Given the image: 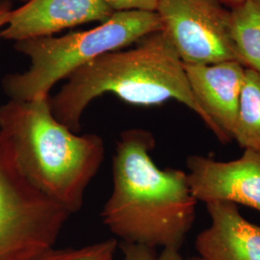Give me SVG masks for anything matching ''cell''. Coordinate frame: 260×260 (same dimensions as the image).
Masks as SVG:
<instances>
[{
    "instance_id": "8992f818",
    "label": "cell",
    "mask_w": 260,
    "mask_h": 260,
    "mask_svg": "<svg viewBox=\"0 0 260 260\" xmlns=\"http://www.w3.org/2000/svg\"><path fill=\"white\" fill-rule=\"evenodd\" d=\"M155 12L183 64L238 61L231 9L219 0H158Z\"/></svg>"
},
{
    "instance_id": "e0dca14e",
    "label": "cell",
    "mask_w": 260,
    "mask_h": 260,
    "mask_svg": "<svg viewBox=\"0 0 260 260\" xmlns=\"http://www.w3.org/2000/svg\"><path fill=\"white\" fill-rule=\"evenodd\" d=\"M13 9L11 0H0V31L7 24Z\"/></svg>"
},
{
    "instance_id": "4fadbf2b",
    "label": "cell",
    "mask_w": 260,
    "mask_h": 260,
    "mask_svg": "<svg viewBox=\"0 0 260 260\" xmlns=\"http://www.w3.org/2000/svg\"><path fill=\"white\" fill-rule=\"evenodd\" d=\"M119 247L116 239H107L81 248L54 249L42 252L32 260H115Z\"/></svg>"
},
{
    "instance_id": "5b68a950",
    "label": "cell",
    "mask_w": 260,
    "mask_h": 260,
    "mask_svg": "<svg viewBox=\"0 0 260 260\" xmlns=\"http://www.w3.org/2000/svg\"><path fill=\"white\" fill-rule=\"evenodd\" d=\"M70 217L31 184L0 130V260H32L53 248Z\"/></svg>"
},
{
    "instance_id": "3957f363",
    "label": "cell",
    "mask_w": 260,
    "mask_h": 260,
    "mask_svg": "<svg viewBox=\"0 0 260 260\" xmlns=\"http://www.w3.org/2000/svg\"><path fill=\"white\" fill-rule=\"evenodd\" d=\"M0 130L32 185L71 215L82 209L85 192L105 157L100 135L78 134L58 121L50 94L2 104Z\"/></svg>"
},
{
    "instance_id": "8fae6325",
    "label": "cell",
    "mask_w": 260,
    "mask_h": 260,
    "mask_svg": "<svg viewBox=\"0 0 260 260\" xmlns=\"http://www.w3.org/2000/svg\"><path fill=\"white\" fill-rule=\"evenodd\" d=\"M238 62L260 74V0H247L231 9Z\"/></svg>"
},
{
    "instance_id": "2e32d148",
    "label": "cell",
    "mask_w": 260,
    "mask_h": 260,
    "mask_svg": "<svg viewBox=\"0 0 260 260\" xmlns=\"http://www.w3.org/2000/svg\"><path fill=\"white\" fill-rule=\"evenodd\" d=\"M155 260H204L201 258L200 256H196V257H190V258H186L184 257L179 250L176 249H163L162 251L156 254Z\"/></svg>"
},
{
    "instance_id": "30bf717a",
    "label": "cell",
    "mask_w": 260,
    "mask_h": 260,
    "mask_svg": "<svg viewBox=\"0 0 260 260\" xmlns=\"http://www.w3.org/2000/svg\"><path fill=\"white\" fill-rule=\"evenodd\" d=\"M210 223L196 238V250L204 260H260V225L248 221L237 205L205 204Z\"/></svg>"
},
{
    "instance_id": "ac0fdd59",
    "label": "cell",
    "mask_w": 260,
    "mask_h": 260,
    "mask_svg": "<svg viewBox=\"0 0 260 260\" xmlns=\"http://www.w3.org/2000/svg\"><path fill=\"white\" fill-rule=\"evenodd\" d=\"M223 5H224L225 7H228L229 9H233L234 7L238 6L242 4L243 2L247 1V0H219Z\"/></svg>"
},
{
    "instance_id": "6da1fadb",
    "label": "cell",
    "mask_w": 260,
    "mask_h": 260,
    "mask_svg": "<svg viewBox=\"0 0 260 260\" xmlns=\"http://www.w3.org/2000/svg\"><path fill=\"white\" fill-rule=\"evenodd\" d=\"M154 147L149 130L121 132L113 156L111 195L101 215L121 243L180 250L198 202L186 172L157 167L150 155Z\"/></svg>"
},
{
    "instance_id": "9c48e42d",
    "label": "cell",
    "mask_w": 260,
    "mask_h": 260,
    "mask_svg": "<svg viewBox=\"0 0 260 260\" xmlns=\"http://www.w3.org/2000/svg\"><path fill=\"white\" fill-rule=\"evenodd\" d=\"M184 67L197 101L228 143L233 141L246 68L236 60Z\"/></svg>"
},
{
    "instance_id": "ba28073f",
    "label": "cell",
    "mask_w": 260,
    "mask_h": 260,
    "mask_svg": "<svg viewBox=\"0 0 260 260\" xmlns=\"http://www.w3.org/2000/svg\"><path fill=\"white\" fill-rule=\"evenodd\" d=\"M114 12L103 0H28L13 9L0 39L22 42L53 36L67 28L104 22Z\"/></svg>"
},
{
    "instance_id": "7a4b0ae2",
    "label": "cell",
    "mask_w": 260,
    "mask_h": 260,
    "mask_svg": "<svg viewBox=\"0 0 260 260\" xmlns=\"http://www.w3.org/2000/svg\"><path fill=\"white\" fill-rule=\"evenodd\" d=\"M107 93L139 106L177 101L194 112L222 144L228 143L197 101L183 62L161 30L132 48L107 52L77 70L50 96V105L56 119L78 133L87 107Z\"/></svg>"
},
{
    "instance_id": "277c9868",
    "label": "cell",
    "mask_w": 260,
    "mask_h": 260,
    "mask_svg": "<svg viewBox=\"0 0 260 260\" xmlns=\"http://www.w3.org/2000/svg\"><path fill=\"white\" fill-rule=\"evenodd\" d=\"M162 29L156 12H118L98 26L62 37L36 38L15 43L27 56V71L5 75L2 88L9 100L30 101L49 95L59 81L107 52L135 45Z\"/></svg>"
},
{
    "instance_id": "52a82bcc",
    "label": "cell",
    "mask_w": 260,
    "mask_h": 260,
    "mask_svg": "<svg viewBox=\"0 0 260 260\" xmlns=\"http://www.w3.org/2000/svg\"><path fill=\"white\" fill-rule=\"evenodd\" d=\"M186 165L197 202H228L260 212V150L244 149L240 157L230 161L190 155Z\"/></svg>"
},
{
    "instance_id": "d6986e66",
    "label": "cell",
    "mask_w": 260,
    "mask_h": 260,
    "mask_svg": "<svg viewBox=\"0 0 260 260\" xmlns=\"http://www.w3.org/2000/svg\"><path fill=\"white\" fill-rule=\"evenodd\" d=\"M16 1H20V2H26L28 0H16Z\"/></svg>"
},
{
    "instance_id": "5bb4252c",
    "label": "cell",
    "mask_w": 260,
    "mask_h": 260,
    "mask_svg": "<svg viewBox=\"0 0 260 260\" xmlns=\"http://www.w3.org/2000/svg\"><path fill=\"white\" fill-rule=\"evenodd\" d=\"M103 2L114 12H131L144 11L155 12L158 0H103Z\"/></svg>"
},
{
    "instance_id": "7c38bea8",
    "label": "cell",
    "mask_w": 260,
    "mask_h": 260,
    "mask_svg": "<svg viewBox=\"0 0 260 260\" xmlns=\"http://www.w3.org/2000/svg\"><path fill=\"white\" fill-rule=\"evenodd\" d=\"M233 140L244 149L260 150V74L246 68Z\"/></svg>"
},
{
    "instance_id": "9a60e30c",
    "label": "cell",
    "mask_w": 260,
    "mask_h": 260,
    "mask_svg": "<svg viewBox=\"0 0 260 260\" xmlns=\"http://www.w3.org/2000/svg\"><path fill=\"white\" fill-rule=\"evenodd\" d=\"M123 255V260H155V250L147 247L119 243Z\"/></svg>"
}]
</instances>
